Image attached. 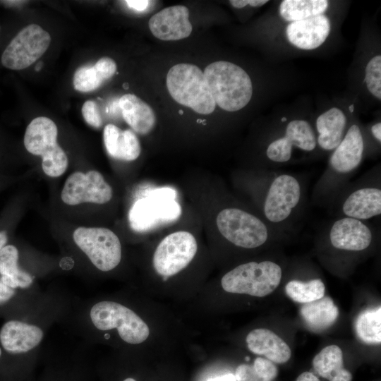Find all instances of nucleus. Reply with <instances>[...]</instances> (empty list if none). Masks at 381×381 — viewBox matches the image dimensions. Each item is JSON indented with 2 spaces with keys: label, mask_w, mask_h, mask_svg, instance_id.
Here are the masks:
<instances>
[{
  "label": "nucleus",
  "mask_w": 381,
  "mask_h": 381,
  "mask_svg": "<svg viewBox=\"0 0 381 381\" xmlns=\"http://www.w3.org/2000/svg\"><path fill=\"white\" fill-rule=\"evenodd\" d=\"M51 37L37 24H30L20 30L3 49L0 61L4 68L20 71L27 68L47 50Z\"/></svg>",
  "instance_id": "7"
},
{
  "label": "nucleus",
  "mask_w": 381,
  "mask_h": 381,
  "mask_svg": "<svg viewBox=\"0 0 381 381\" xmlns=\"http://www.w3.org/2000/svg\"><path fill=\"white\" fill-rule=\"evenodd\" d=\"M346 123L344 114L336 107L320 115L316 120L320 147L325 150H334L343 139Z\"/></svg>",
  "instance_id": "21"
},
{
  "label": "nucleus",
  "mask_w": 381,
  "mask_h": 381,
  "mask_svg": "<svg viewBox=\"0 0 381 381\" xmlns=\"http://www.w3.org/2000/svg\"><path fill=\"white\" fill-rule=\"evenodd\" d=\"M94 66L104 80L111 78L115 74L117 68L115 61L107 56L99 59Z\"/></svg>",
  "instance_id": "34"
},
{
  "label": "nucleus",
  "mask_w": 381,
  "mask_h": 381,
  "mask_svg": "<svg viewBox=\"0 0 381 381\" xmlns=\"http://www.w3.org/2000/svg\"><path fill=\"white\" fill-rule=\"evenodd\" d=\"M230 4L235 8H242L248 4V0H231Z\"/></svg>",
  "instance_id": "40"
},
{
  "label": "nucleus",
  "mask_w": 381,
  "mask_h": 381,
  "mask_svg": "<svg viewBox=\"0 0 381 381\" xmlns=\"http://www.w3.org/2000/svg\"><path fill=\"white\" fill-rule=\"evenodd\" d=\"M43 337L38 326L16 320L6 322L0 329L1 345L11 354L30 351L39 345Z\"/></svg>",
  "instance_id": "15"
},
{
  "label": "nucleus",
  "mask_w": 381,
  "mask_h": 381,
  "mask_svg": "<svg viewBox=\"0 0 381 381\" xmlns=\"http://www.w3.org/2000/svg\"><path fill=\"white\" fill-rule=\"evenodd\" d=\"M119 107L125 121L137 133L146 135L156 123L153 109L140 98L133 94H126L119 99Z\"/></svg>",
  "instance_id": "20"
},
{
  "label": "nucleus",
  "mask_w": 381,
  "mask_h": 381,
  "mask_svg": "<svg viewBox=\"0 0 381 381\" xmlns=\"http://www.w3.org/2000/svg\"><path fill=\"white\" fill-rule=\"evenodd\" d=\"M73 240L99 270H112L121 260V244L117 235L104 227H78Z\"/></svg>",
  "instance_id": "9"
},
{
  "label": "nucleus",
  "mask_w": 381,
  "mask_h": 381,
  "mask_svg": "<svg viewBox=\"0 0 381 381\" xmlns=\"http://www.w3.org/2000/svg\"><path fill=\"white\" fill-rule=\"evenodd\" d=\"M325 291V284L320 279L308 282L291 280L285 286L286 294L291 300L303 304L322 298Z\"/></svg>",
  "instance_id": "28"
},
{
  "label": "nucleus",
  "mask_w": 381,
  "mask_h": 381,
  "mask_svg": "<svg viewBox=\"0 0 381 381\" xmlns=\"http://www.w3.org/2000/svg\"><path fill=\"white\" fill-rule=\"evenodd\" d=\"M125 2L131 8L138 11H142L147 8L150 1L145 0H128Z\"/></svg>",
  "instance_id": "36"
},
{
  "label": "nucleus",
  "mask_w": 381,
  "mask_h": 381,
  "mask_svg": "<svg viewBox=\"0 0 381 381\" xmlns=\"http://www.w3.org/2000/svg\"><path fill=\"white\" fill-rule=\"evenodd\" d=\"M90 317L97 329H116L121 339L128 344H140L150 335L145 322L133 310L117 302L102 301L95 303L91 308Z\"/></svg>",
  "instance_id": "5"
},
{
  "label": "nucleus",
  "mask_w": 381,
  "mask_h": 381,
  "mask_svg": "<svg viewBox=\"0 0 381 381\" xmlns=\"http://www.w3.org/2000/svg\"><path fill=\"white\" fill-rule=\"evenodd\" d=\"M296 381H320L318 377L310 372H303Z\"/></svg>",
  "instance_id": "37"
},
{
  "label": "nucleus",
  "mask_w": 381,
  "mask_h": 381,
  "mask_svg": "<svg viewBox=\"0 0 381 381\" xmlns=\"http://www.w3.org/2000/svg\"><path fill=\"white\" fill-rule=\"evenodd\" d=\"M123 381H136V380L135 379H133V378L128 377V378L125 379Z\"/></svg>",
  "instance_id": "43"
},
{
  "label": "nucleus",
  "mask_w": 381,
  "mask_h": 381,
  "mask_svg": "<svg viewBox=\"0 0 381 381\" xmlns=\"http://www.w3.org/2000/svg\"><path fill=\"white\" fill-rule=\"evenodd\" d=\"M365 82L368 91L381 99V56L372 58L365 67Z\"/></svg>",
  "instance_id": "31"
},
{
  "label": "nucleus",
  "mask_w": 381,
  "mask_h": 381,
  "mask_svg": "<svg viewBox=\"0 0 381 381\" xmlns=\"http://www.w3.org/2000/svg\"><path fill=\"white\" fill-rule=\"evenodd\" d=\"M206 381H236V380L234 374L227 373L223 375L210 378Z\"/></svg>",
  "instance_id": "38"
},
{
  "label": "nucleus",
  "mask_w": 381,
  "mask_h": 381,
  "mask_svg": "<svg viewBox=\"0 0 381 381\" xmlns=\"http://www.w3.org/2000/svg\"><path fill=\"white\" fill-rule=\"evenodd\" d=\"M300 313L306 325L314 332L327 329L339 316L338 308L329 296L304 303Z\"/></svg>",
  "instance_id": "23"
},
{
  "label": "nucleus",
  "mask_w": 381,
  "mask_h": 381,
  "mask_svg": "<svg viewBox=\"0 0 381 381\" xmlns=\"http://www.w3.org/2000/svg\"><path fill=\"white\" fill-rule=\"evenodd\" d=\"M371 132L375 138L381 142V123H377L371 127Z\"/></svg>",
  "instance_id": "39"
},
{
  "label": "nucleus",
  "mask_w": 381,
  "mask_h": 381,
  "mask_svg": "<svg viewBox=\"0 0 381 381\" xmlns=\"http://www.w3.org/2000/svg\"><path fill=\"white\" fill-rule=\"evenodd\" d=\"M282 275V268L274 262H249L226 272L221 279V285L229 293L263 297L276 289Z\"/></svg>",
  "instance_id": "3"
},
{
  "label": "nucleus",
  "mask_w": 381,
  "mask_h": 381,
  "mask_svg": "<svg viewBox=\"0 0 381 381\" xmlns=\"http://www.w3.org/2000/svg\"><path fill=\"white\" fill-rule=\"evenodd\" d=\"M56 123L46 116H38L30 121L24 135V146L30 153L41 156L42 167L49 176L58 177L66 170L67 155L57 143Z\"/></svg>",
  "instance_id": "4"
},
{
  "label": "nucleus",
  "mask_w": 381,
  "mask_h": 381,
  "mask_svg": "<svg viewBox=\"0 0 381 381\" xmlns=\"http://www.w3.org/2000/svg\"><path fill=\"white\" fill-rule=\"evenodd\" d=\"M83 116L90 126L99 128L102 126V119L97 103L93 100H87L82 107Z\"/></svg>",
  "instance_id": "33"
},
{
  "label": "nucleus",
  "mask_w": 381,
  "mask_h": 381,
  "mask_svg": "<svg viewBox=\"0 0 381 381\" xmlns=\"http://www.w3.org/2000/svg\"><path fill=\"white\" fill-rule=\"evenodd\" d=\"M246 340L252 353L262 355L272 362L284 363L291 358V351L288 344L270 329H255L248 333Z\"/></svg>",
  "instance_id": "17"
},
{
  "label": "nucleus",
  "mask_w": 381,
  "mask_h": 381,
  "mask_svg": "<svg viewBox=\"0 0 381 381\" xmlns=\"http://www.w3.org/2000/svg\"><path fill=\"white\" fill-rule=\"evenodd\" d=\"M267 2V0H248V4L254 7L263 6Z\"/></svg>",
  "instance_id": "42"
},
{
  "label": "nucleus",
  "mask_w": 381,
  "mask_h": 381,
  "mask_svg": "<svg viewBox=\"0 0 381 381\" xmlns=\"http://www.w3.org/2000/svg\"><path fill=\"white\" fill-rule=\"evenodd\" d=\"M103 140L108 154L114 159L130 162L135 160L140 155V141L131 129L121 130L109 123L104 128Z\"/></svg>",
  "instance_id": "18"
},
{
  "label": "nucleus",
  "mask_w": 381,
  "mask_h": 381,
  "mask_svg": "<svg viewBox=\"0 0 381 381\" xmlns=\"http://www.w3.org/2000/svg\"><path fill=\"white\" fill-rule=\"evenodd\" d=\"M343 213L358 220L368 219L381 214V190L364 187L352 192L344 200Z\"/></svg>",
  "instance_id": "19"
},
{
  "label": "nucleus",
  "mask_w": 381,
  "mask_h": 381,
  "mask_svg": "<svg viewBox=\"0 0 381 381\" xmlns=\"http://www.w3.org/2000/svg\"><path fill=\"white\" fill-rule=\"evenodd\" d=\"M292 148L293 145L284 135L270 143L266 150V155L272 162L284 163L290 160Z\"/></svg>",
  "instance_id": "32"
},
{
  "label": "nucleus",
  "mask_w": 381,
  "mask_h": 381,
  "mask_svg": "<svg viewBox=\"0 0 381 381\" xmlns=\"http://www.w3.org/2000/svg\"><path fill=\"white\" fill-rule=\"evenodd\" d=\"M329 31L328 18L320 14L291 22L286 27V34L289 42L295 47L310 50L320 47L327 38Z\"/></svg>",
  "instance_id": "13"
},
{
  "label": "nucleus",
  "mask_w": 381,
  "mask_h": 381,
  "mask_svg": "<svg viewBox=\"0 0 381 381\" xmlns=\"http://www.w3.org/2000/svg\"><path fill=\"white\" fill-rule=\"evenodd\" d=\"M328 6L327 0H284L279 13L284 20L294 22L322 14Z\"/></svg>",
  "instance_id": "25"
},
{
  "label": "nucleus",
  "mask_w": 381,
  "mask_h": 381,
  "mask_svg": "<svg viewBox=\"0 0 381 381\" xmlns=\"http://www.w3.org/2000/svg\"><path fill=\"white\" fill-rule=\"evenodd\" d=\"M278 370L273 362L258 357L252 365H239L235 373L236 381H273Z\"/></svg>",
  "instance_id": "27"
},
{
  "label": "nucleus",
  "mask_w": 381,
  "mask_h": 381,
  "mask_svg": "<svg viewBox=\"0 0 381 381\" xmlns=\"http://www.w3.org/2000/svg\"><path fill=\"white\" fill-rule=\"evenodd\" d=\"M313 367L322 377L329 381H351V373L345 369L343 353L337 345L322 349L313 358Z\"/></svg>",
  "instance_id": "22"
},
{
  "label": "nucleus",
  "mask_w": 381,
  "mask_h": 381,
  "mask_svg": "<svg viewBox=\"0 0 381 381\" xmlns=\"http://www.w3.org/2000/svg\"><path fill=\"white\" fill-rule=\"evenodd\" d=\"M18 250L13 245H6L0 251V279L12 288H27L32 283L30 274L18 267Z\"/></svg>",
  "instance_id": "24"
},
{
  "label": "nucleus",
  "mask_w": 381,
  "mask_h": 381,
  "mask_svg": "<svg viewBox=\"0 0 381 381\" xmlns=\"http://www.w3.org/2000/svg\"><path fill=\"white\" fill-rule=\"evenodd\" d=\"M113 195L111 186L105 181L102 174L95 170L87 173L75 171L66 179L61 191L63 202L69 205L83 202L104 204Z\"/></svg>",
  "instance_id": "10"
},
{
  "label": "nucleus",
  "mask_w": 381,
  "mask_h": 381,
  "mask_svg": "<svg viewBox=\"0 0 381 381\" xmlns=\"http://www.w3.org/2000/svg\"><path fill=\"white\" fill-rule=\"evenodd\" d=\"M15 294V289L4 284L0 279V305L7 303Z\"/></svg>",
  "instance_id": "35"
},
{
  "label": "nucleus",
  "mask_w": 381,
  "mask_h": 381,
  "mask_svg": "<svg viewBox=\"0 0 381 381\" xmlns=\"http://www.w3.org/2000/svg\"><path fill=\"white\" fill-rule=\"evenodd\" d=\"M198 251V243L190 231H174L159 243L152 257L155 271L164 280L188 266Z\"/></svg>",
  "instance_id": "8"
},
{
  "label": "nucleus",
  "mask_w": 381,
  "mask_h": 381,
  "mask_svg": "<svg viewBox=\"0 0 381 381\" xmlns=\"http://www.w3.org/2000/svg\"><path fill=\"white\" fill-rule=\"evenodd\" d=\"M167 87L178 103L200 114H210L216 104L212 97L203 72L195 65L179 64L167 75Z\"/></svg>",
  "instance_id": "2"
},
{
  "label": "nucleus",
  "mask_w": 381,
  "mask_h": 381,
  "mask_svg": "<svg viewBox=\"0 0 381 381\" xmlns=\"http://www.w3.org/2000/svg\"><path fill=\"white\" fill-rule=\"evenodd\" d=\"M286 121V117L282 118V122H284V121Z\"/></svg>",
  "instance_id": "45"
},
{
  "label": "nucleus",
  "mask_w": 381,
  "mask_h": 381,
  "mask_svg": "<svg viewBox=\"0 0 381 381\" xmlns=\"http://www.w3.org/2000/svg\"><path fill=\"white\" fill-rule=\"evenodd\" d=\"M246 360H249L250 358H249V357H246Z\"/></svg>",
  "instance_id": "47"
},
{
  "label": "nucleus",
  "mask_w": 381,
  "mask_h": 381,
  "mask_svg": "<svg viewBox=\"0 0 381 381\" xmlns=\"http://www.w3.org/2000/svg\"><path fill=\"white\" fill-rule=\"evenodd\" d=\"M8 241L7 233L5 231H0V251L6 245Z\"/></svg>",
  "instance_id": "41"
},
{
  "label": "nucleus",
  "mask_w": 381,
  "mask_h": 381,
  "mask_svg": "<svg viewBox=\"0 0 381 381\" xmlns=\"http://www.w3.org/2000/svg\"><path fill=\"white\" fill-rule=\"evenodd\" d=\"M299 181L290 174H280L271 183L265 198L263 212L272 223L285 221L301 199Z\"/></svg>",
  "instance_id": "11"
},
{
  "label": "nucleus",
  "mask_w": 381,
  "mask_h": 381,
  "mask_svg": "<svg viewBox=\"0 0 381 381\" xmlns=\"http://www.w3.org/2000/svg\"><path fill=\"white\" fill-rule=\"evenodd\" d=\"M1 355H2V349L0 346V357L1 356Z\"/></svg>",
  "instance_id": "46"
},
{
  "label": "nucleus",
  "mask_w": 381,
  "mask_h": 381,
  "mask_svg": "<svg viewBox=\"0 0 381 381\" xmlns=\"http://www.w3.org/2000/svg\"><path fill=\"white\" fill-rule=\"evenodd\" d=\"M188 18L186 6H169L151 17L149 28L152 35L161 40H179L188 37L192 32Z\"/></svg>",
  "instance_id": "12"
},
{
  "label": "nucleus",
  "mask_w": 381,
  "mask_h": 381,
  "mask_svg": "<svg viewBox=\"0 0 381 381\" xmlns=\"http://www.w3.org/2000/svg\"><path fill=\"white\" fill-rule=\"evenodd\" d=\"M358 337L368 344L381 342V307L378 306L362 312L355 322Z\"/></svg>",
  "instance_id": "26"
},
{
  "label": "nucleus",
  "mask_w": 381,
  "mask_h": 381,
  "mask_svg": "<svg viewBox=\"0 0 381 381\" xmlns=\"http://www.w3.org/2000/svg\"><path fill=\"white\" fill-rule=\"evenodd\" d=\"M353 109H354V106L353 104H351L350 107H349V110H350V112H353Z\"/></svg>",
  "instance_id": "44"
},
{
  "label": "nucleus",
  "mask_w": 381,
  "mask_h": 381,
  "mask_svg": "<svg viewBox=\"0 0 381 381\" xmlns=\"http://www.w3.org/2000/svg\"><path fill=\"white\" fill-rule=\"evenodd\" d=\"M363 140L360 128L352 125L339 145L334 150L329 163L332 168L341 174L354 170L361 163L363 152Z\"/></svg>",
  "instance_id": "16"
},
{
  "label": "nucleus",
  "mask_w": 381,
  "mask_h": 381,
  "mask_svg": "<svg viewBox=\"0 0 381 381\" xmlns=\"http://www.w3.org/2000/svg\"><path fill=\"white\" fill-rule=\"evenodd\" d=\"M104 81L95 67L87 65L80 66L75 71L73 83L75 90L87 92L97 89Z\"/></svg>",
  "instance_id": "30"
},
{
  "label": "nucleus",
  "mask_w": 381,
  "mask_h": 381,
  "mask_svg": "<svg viewBox=\"0 0 381 381\" xmlns=\"http://www.w3.org/2000/svg\"><path fill=\"white\" fill-rule=\"evenodd\" d=\"M329 240L337 249L361 251L370 245L373 234L362 221L345 217L333 223L329 230Z\"/></svg>",
  "instance_id": "14"
},
{
  "label": "nucleus",
  "mask_w": 381,
  "mask_h": 381,
  "mask_svg": "<svg viewBox=\"0 0 381 381\" xmlns=\"http://www.w3.org/2000/svg\"><path fill=\"white\" fill-rule=\"evenodd\" d=\"M215 225L226 240L243 248L260 247L267 241L269 236L264 222L238 207H225L218 212Z\"/></svg>",
  "instance_id": "6"
},
{
  "label": "nucleus",
  "mask_w": 381,
  "mask_h": 381,
  "mask_svg": "<svg viewBox=\"0 0 381 381\" xmlns=\"http://www.w3.org/2000/svg\"><path fill=\"white\" fill-rule=\"evenodd\" d=\"M284 136L293 146L312 151L316 147V137L310 123L305 120H293L286 128Z\"/></svg>",
  "instance_id": "29"
},
{
  "label": "nucleus",
  "mask_w": 381,
  "mask_h": 381,
  "mask_svg": "<svg viewBox=\"0 0 381 381\" xmlns=\"http://www.w3.org/2000/svg\"><path fill=\"white\" fill-rule=\"evenodd\" d=\"M215 102L227 111H236L246 107L253 95L252 81L240 66L226 61L209 64L203 72Z\"/></svg>",
  "instance_id": "1"
}]
</instances>
